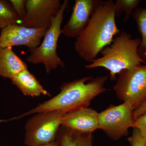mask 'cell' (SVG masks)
<instances>
[{
    "label": "cell",
    "mask_w": 146,
    "mask_h": 146,
    "mask_svg": "<svg viewBox=\"0 0 146 146\" xmlns=\"http://www.w3.org/2000/svg\"><path fill=\"white\" fill-rule=\"evenodd\" d=\"M113 90L119 100L136 109L146 98V64L121 71Z\"/></svg>",
    "instance_id": "6"
},
{
    "label": "cell",
    "mask_w": 146,
    "mask_h": 146,
    "mask_svg": "<svg viewBox=\"0 0 146 146\" xmlns=\"http://www.w3.org/2000/svg\"><path fill=\"white\" fill-rule=\"evenodd\" d=\"M131 16L136 22L137 29L142 37L138 48V54L146 63V6L136 8Z\"/></svg>",
    "instance_id": "15"
},
{
    "label": "cell",
    "mask_w": 146,
    "mask_h": 146,
    "mask_svg": "<svg viewBox=\"0 0 146 146\" xmlns=\"http://www.w3.org/2000/svg\"><path fill=\"white\" fill-rule=\"evenodd\" d=\"M21 21L9 1L0 0V29Z\"/></svg>",
    "instance_id": "16"
},
{
    "label": "cell",
    "mask_w": 146,
    "mask_h": 146,
    "mask_svg": "<svg viewBox=\"0 0 146 146\" xmlns=\"http://www.w3.org/2000/svg\"><path fill=\"white\" fill-rule=\"evenodd\" d=\"M140 42L139 38L133 39L130 33L121 32L110 44L102 50L100 52L102 57L97 58L85 65V68H104L109 71L110 80H116L117 75L123 70L139 64H146L138 54Z\"/></svg>",
    "instance_id": "3"
},
{
    "label": "cell",
    "mask_w": 146,
    "mask_h": 146,
    "mask_svg": "<svg viewBox=\"0 0 146 146\" xmlns=\"http://www.w3.org/2000/svg\"><path fill=\"white\" fill-rule=\"evenodd\" d=\"M28 69L26 63L13 50V47H0V76L11 79Z\"/></svg>",
    "instance_id": "11"
},
{
    "label": "cell",
    "mask_w": 146,
    "mask_h": 146,
    "mask_svg": "<svg viewBox=\"0 0 146 146\" xmlns=\"http://www.w3.org/2000/svg\"><path fill=\"white\" fill-rule=\"evenodd\" d=\"M133 128L131 136L127 139L130 146H146V138L142 136L138 129Z\"/></svg>",
    "instance_id": "19"
},
{
    "label": "cell",
    "mask_w": 146,
    "mask_h": 146,
    "mask_svg": "<svg viewBox=\"0 0 146 146\" xmlns=\"http://www.w3.org/2000/svg\"><path fill=\"white\" fill-rule=\"evenodd\" d=\"M98 112L92 108H80L66 113L61 126L80 133H92L98 129Z\"/></svg>",
    "instance_id": "10"
},
{
    "label": "cell",
    "mask_w": 146,
    "mask_h": 146,
    "mask_svg": "<svg viewBox=\"0 0 146 146\" xmlns=\"http://www.w3.org/2000/svg\"><path fill=\"white\" fill-rule=\"evenodd\" d=\"M66 113L48 111L36 113L28 120L25 126V143L27 146H42L55 141Z\"/></svg>",
    "instance_id": "5"
},
{
    "label": "cell",
    "mask_w": 146,
    "mask_h": 146,
    "mask_svg": "<svg viewBox=\"0 0 146 146\" xmlns=\"http://www.w3.org/2000/svg\"><path fill=\"white\" fill-rule=\"evenodd\" d=\"M61 5L60 0H26V14L20 25L31 28L48 29Z\"/></svg>",
    "instance_id": "8"
},
{
    "label": "cell",
    "mask_w": 146,
    "mask_h": 146,
    "mask_svg": "<svg viewBox=\"0 0 146 146\" xmlns=\"http://www.w3.org/2000/svg\"><path fill=\"white\" fill-rule=\"evenodd\" d=\"M115 2L104 1L88 25L76 39L74 49L80 57L91 63L120 33L115 21Z\"/></svg>",
    "instance_id": "2"
},
{
    "label": "cell",
    "mask_w": 146,
    "mask_h": 146,
    "mask_svg": "<svg viewBox=\"0 0 146 146\" xmlns=\"http://www.w3.org/2000/svg\"><path fill=\"white\" fill-rule=\"evenodd\" d=\"M102 0H76L72 12L61 34L70 38H76L88 25L90 19Z\"/></svg>",
    "instance_id": "9"
},
{
    "label": "cell",
    "mask_w": 146,
    "mask_h": 146,
    "mask_svg": "<svg viewBox=\"0 0 146 146\" xmlns=\"http://www.w3.org/2000/svg\"><path fill=\"white\" fill-rule=\"evenodd\" d=\"M146 112V98L141 103V104L138 106L133 111L134 117L135 120L139 117L141 115Z\"/></svg>",
    "instance_id": "22"
},
{
    "label": "cell",
    "mask_w": 146,
    "mask_h": 146,
    "mask_svg": "<svg viewBox=\"0 0 146 146\" xmlns=\"http://www.w3.org/2000/svg\"><path fill=\"white\" fill-rule=\"evenodd\" d=\"M133 127L138 129L142 136L146 138V112L136 119Z\"/></svg>",
    "instance_id": "21"
},
{
    "label": "cell",
    "mask_w": 146,
    "mask_h": 146,
    "mask_svg": "<svg viewBox=\"0 0 146 146\" xmlns=\"http://www.w3.org/2000/svg\"><path fill=\"white\" fill-rule=\"evenodd\" d=\"M9 2L21 21L24 19L26 14L25 0H10Z\"/></svg>",
    "instance_id": "20"
},
{
    "label": "cell",
    "mask_w": 146,
    "mask_h": 146,
    "mask_svg": "<svg viewBox=\"0 0 146 146\" xmlns=\"http://www.w3.org/2000/svg\"><path fill=\"white\" fill-rule=\"evenodd\" d=\"M134 110L126 103L111 105L99 113L98 129L109 138L117 141L128 134L129 129L134 127Z\"/></svg>",
    "instance_id": "7"
},
{
    "label": "cell",
    "mask_w": 146,
    "mask_h": 146,
    "mask_svg": "<svg viewBox=\"0 0 146 146\" xmlns=\"http://www.w3.org/2000/svg\"><path fill=\"white\" fill-rule=\"evenodd\" d=\"M42 39L30 38L9 31L6 28L1 30L0 47L25 46L29 49L35 48L41 44Z\"/></svg>",
    "instance_id": "14"
},
{
    "label": "cell",
    "mask_w": 146,
    "mask_h": 146,
    "mask_svg": "<svg viewBox=\"0 0 146 146\" xmlns=\"http://www.w3.org/2000/svg\"><path fill=\"white\" fill-rule=\"evenodd\" d=\"M92 133H80L61 126L56 140L60 146H94Z\"/></svg>",
    "instance_id": "13"
},
{
    "label": "cell",
    "mask_w": 146,
    "mask_h": 146,
    "mask_svg": "<svg viewBox=\"0 0 146 146\" xmlns=\"http://www.w3.org/2000/svg\"><path fill=\"white\" fill-rule=\"evenodd\" d=\"M9 31L30 38L42 39L44 36L47 30L44 29H34L18 25L12 24L5 28Z\"/></svg>",
    "instance_id": "18"
},
{
    "label": "cell",
    "mask_w": 146,
    "mask_h": 146,
    "mask_svg": "<svg viewBox=\"0 0 146 146\" xmlns=\"http://www.w3.org/2000/svg\"><path fill=\"white\" fill-rule=\"evenodd\" d=\"M42 146H60L59 145V143L56 140L55 141H53V142H51L46 145H44Z\"/></svg>",
    "instance_id": "23"
},
{
    "label": "cell",
    "mask_w": 146,
    "mask_h": 146,
    "mask_svg": "<svg viewBox=\"0 0 146 146\" xmlns=\"http://www.w3.org/2000/svg\"><path fill=\"white\" fill-rule=\"evenodd\" d=\"M69 1L65 0L61 4L57 16L54 18L51 25L46 32L41 44L35 48L29 49L30 54L27 57V61L33 65L43 64L48 74L58 67H65V63L58 55L56 50L58 39L61 34L63 16L69 7Z\"/></svg>",
    "instance_id": "4"
},
{
    "label": "cell",
    "mask_w": 146,
    "mask_h": 146,
    "mask_svg": "<svg viewBox=\"0 0 146 146\" xmlns=\"http://www.w3.org/2000/svg\"><path fill=\"white\" fill-rule=\"evenodd\" d=\"M13 84L27 96L36 97L41 95L50 96L39 81L28 69L22 71L11 79Z\"/></svg>",
    "instance_id": "12"
},
{
    "label": "cell",
    "mask_w": 146,
    "mask_h": 146,
    "mask_svg": "<svg viewBox=\"0 0 146 146\" xmlns=\"http://www.w3.org/2000/svg\"><path fill=\"white\" fill-rule=\"evenodd\" d=\"M108 78V76L96 78L90 76L65 82L60 86V92L55 96L11 120L19 119L39 112L59 110L67 113L88 108L96 97L108 91L105 87Z\"/></svg>",
    "instance_id": "1"
},
{
    "label": "cell",
    "mask_w": 146,
    "mask_h": 146,
    "mask_svg": "<svg viewBox=\"0 0 146 146\" xmlns=\"http://www.w3.org/2000/svg\"><path fill=\"white\" fill-rule=\"evenodd\" d=\"M140 0H117L115 2V12L116 17H119L125 13L123 22H126L132 15L133 11L138 8Z\"/></svg>",
    "instance_id": "17"
}]
</instances>
